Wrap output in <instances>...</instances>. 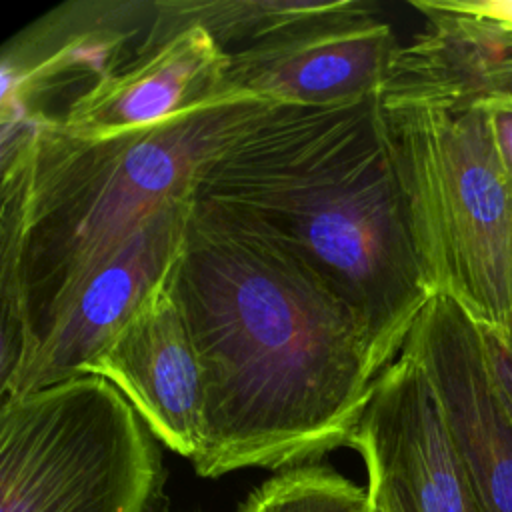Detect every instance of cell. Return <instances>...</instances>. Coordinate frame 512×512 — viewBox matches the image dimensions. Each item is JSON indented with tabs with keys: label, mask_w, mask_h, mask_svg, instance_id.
<instances>
[{
	"label": "cell",
	"mask_w": 512,
	"mask_h": 512,
	"mask_svg": "<svg viewBox=\"0 0 512 512\" xmlns=\"http://www.w3.org/2000/svg\"><path fill=\"white\" fill-rule=\"evenodd\" d=\"M170 282L202 372L198 476L350 446L376 374L356 316L312 270L194 200Z\"/></svg>",
	"instance_id": "cell-1"
},
{
	"label": "cell",
	"mask_w": 512,
	"mask_h": 512,
	"mask_svg": "<svg viewBox=\"0 0 512 512\" xmlns=\"http://www.w3.org/2000/svg\"><path fill=\"white\" fill-rule=\"evenodd\" d=\"M194 200L262 234L356 316L378 376L432 298L378 96L272 104L196 174Z\"/></svg>",
	"instance_id": "cell-2"
},
{
	"label": "cell",
	"mask_w": 512,
	"mask_h": 512,
	"mask_svg": "<svg viewBox=\"0 0 512 512\" xmlns=\"http://www.w3.org/2000/svg\"><path fill=\"white\" fill-rule=\"evenodd\" d=\"M268 106L236 96L96 140L58 116L2 130L0 390L78 286Z\"/></svg>",
	"instance_id": "cell-3"
},
{
	"label": "cell",
	"mask_w": 512,
	"mask_h": 512,
	"mask_svg": "<svg viewBox=\"0 0 512 512\" xmlns=\"http://www.w3.org/2000/svg\"><path fill=\"white\" fill-rule=\"evenodd\" d=\"M412 242L432 296L512 330V180L482 108H384Z\"/></svg>",
	"instance_id": "cell-4"
},
{
	"label": "cell",
	"mask_w": 512,
	"mask_h": 512,
	"mask_svg": "<svg viewBox=\"0 0 512 512\" xmlns=\"http://www.w3.org/2000/svg\"><path fill=\"white\" fill-rule=\"evenodd\" d=\"M160 440L106 378L80 374L0 404V512H156Z\"/></svg>",
	"instance_id": "cell-5"
},
{
	"label": "cell",
	"mask_w": 512,
	"mask_h": 512,
	"mask_svg": "<svg viewBox=\"0 0 512 512\" xmlns=\"http://www.w3.org/2000/svg\"><path fill=\"white\" fill-rule=\"evenodd\" d=\"M368 512H480L434 390L400 352L374 380L354 430Z\"/></svg>",
	"instance_id": "cell-6"
},
{
	"label": "cell",
	"mask_w": 512,
	"mask_h": 512,
	"mask_svg": "<svg viewBox=\"0 0 512 512\" xmlns=\"http://www.w3.org/2000/svg\"><path fill=\"white\" fill-rule=\"evenodd\" d=\"M402 352L426 374L480 512H512V418L486 336L456 302L432 296Z\"/></svg>",
	"instance_id": "cell-7"
},
{
	"label": "cell",
	"mask_w": 512,
	"mask_h": 512,
	"mask_svg": "<svg viewBox=\"0 0 512 512\" xmlns=\"http://www.w3.org/2000/svg\"><path fill=\"white\" fill-rule=\"evenodd\" d=\"M192 202L194 194L168 198L78 286L0 390L2 398L84 374L168 276L184 244Z\"/></svg>",
	"instance_id": "cell-8"
},
{
	"label": "cell",
	"mask_w": 512,
	"mask_h": 512,
	"mask_svg": "<svg viewBox=\"0 0 512 512\" xmlns=\"http://www.w3.org/2000/svg\"><path fill=\"white\" fill-rule=\"evenodd\" d=\"M374 12L376 4L352 0L342 12L228 54L222 94L290 106L378 96L398 44Z\"/></svg>",
	"instance_id": "cell-9"
},
{
	"label": "cell",
	"mask_w": 512,
	"mask_h": 512,
	"mask_svg": "<svg viewBox=\"0 0 512 512\" xmlns=\"http://www.w3.org/2000/svg\"><path fill=\"white\" fill-rule=\"evenodd\" d=\"M154 18L156 0H84L22 28L2 50V126L52 116L48 98L122 68L142 50Z\"/></svg>",
	"instance_id": "cell-10"
},
{
	"label": "cell",
	"mask_w": 512,
	"mask_h": 512,
	"mask_svg": "<svg viewBox=\"0 0 512 512\" xmlns=\"http://www.w3.org/2000/svg\"><path fill=\"white\" fill-rule=\"evenodd\" d=\"M84 374L112 382L166 448L190 460L200 452L202 372L170 272Z\"/></svg>",
	"instance_id": "cell-11"
},
{
	"label": "cell",
	"mask_w": 512,
	"mask_h": 512,
	"mask_svg": "<svg viewBox=\"0 0 512 512\" xmlns=\"http://www.w3.org/2000/svg\"><path fill=\"white\" fill-rule=\"evenodd\" d=\"M226 58L202 26L184 28L76 94L58 120L70 134L96 140L236 98L222 94Z\"/></svg>",
	"instance_id": "cell-12"
},
{
	"label": "cell",
	"mask_w": 512,
	"mask_h": 512,
	"mask_svg": "<svg viewBox=\"0 0 512 512\" xmlns=\"http://www.w3.org/2000/svg\"><path fill=\"white\" fill-rule=\"evenodd\" d=\"M426 26L398 46L378 94L384 108L464 112L512 100V28L412 0Z\"/></svg>",
	"instance_id": "cell-13"
},
{
	"label": "cell",
	"mask_w": 512,
	"mask_h": 512,
	"mask_svg": "<svg viewBox=\"0 0 512 512\" xmlns=\"http://www.w3.org/2000/svg\"><path fill=\"white\" fill-rule=\"evenodd\" d=\"M350 4L352 0H156V18L142 50L184 28L202 26L226 54H234Z\"/></svg>",
	"instance_id": "cell-14"
},
{
	"label": "cell",
	"mask_w": 512,
	"mask_h": 512,
	"mask_svg": "<svg viewBox=\"0 0 512 512\" xmlns=\"http://www.w3.org/2000/svg\"><path fill=\"white\" fill-rule=\"evenodd\" d=\"M236 512H368L366 488L312 462L284 468L254 488Z\"/></svg>",
	"instance_id": "cell-15"
},
{
	"label": "cell",
	"mask_w": 512,
	"mask_h": 512,
	"mask_svg": "<svg viewBox=\"0 0 512 512\" xmlns=\"http://www.w3.org/2000/svg\"><path fill=\"white\" fill-rule=\"evenodd\" d=\"M484 336L496 386L512 418V330H484Z\"/></svg>",
	"instance_id": "cell-16"
},
{
	"label": "cell",
	"mask_w": 512,
	"mask_h": 512,
	"mask_svg": "<svg viewBox=\"0 0 512 512\" xmlns=\"http://www.w3.org/2000/svg\"><path fill=\"white\" fill-rule=\"evenodd\" d=\"M488 116L490 136L496 150V156L512 180V100L492 102L486 106H480Z\"/></svg>",
	"instance_id": "cell-17"
},
{
	"label": "cell",
	"mask_w": 512,
	"mask_h": 512,
	"mask_svg": "<svg viewBox=\"0 0 512 512\" xmlns=\"http://www.w3.org/2000/svg\"><path fill=\"white\" fill-rule=\"evenodd\" d=\"M442 8L512 28V0H436Z\"/></svg>",
	"instance_id": "cell-18"
},
{
	"label": "cell",
	"mask_w": 512,
	"mask_h": 512,
	"mask_svg": "<svg viewBox=\"0 0 512 512\" xmlns=\"http://www.w3.org/2000/svg\"><path fill=\"white\" fill-rule=\"evenodd\" d=\"M196 512H198V510H196Z\"/></svg>",
	"instance_id": "cell-19"
}]
</instances>
